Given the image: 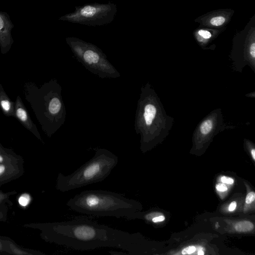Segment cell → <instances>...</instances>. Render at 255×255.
Masks as SVG:
<instances>
[{
    "mask_svg": "<svg viewBox=\"0 0 255 255\" xmlns=\"http://www.w3.org/2000/svg\"><path fill=\"white\" fill-rule=\"evenodd\" d=\"M236 206H237V203L235 202V201H233L229 205V210L230 211H234L236 208Z\"/></svg>",
    "mask_w": 255,
    "mask_h": 255,
    "instance_id": "obj_24",
    "label": "cell"
},
{
    "mask_svg": "<svg viewBox=\"0 0 255 255\" xmlns=\"http://www.w3.org/2000/svg\"><path fill=\"white\" fill-rule=\"evenodd\" d=\"M204 252H203L202 251H199V252H198V254L199 255H204Z\"/></svg>",
    "mask_w": 255,
    "mask_h": 255,
    "instance_id": "obj_28",
    "label": "cell"
},
{
    "mask_svg": "<svg viewBox=\"0 0 255 255\" xmlns=\"http://www.w3.org/2000/svg\"><path fill=\"white\" fill-rule=\"evenodd\" d=\"M221 181L223 183L229 184H232L234 183V179L233 178L224 176L221 177Z\"/></svg>",
    "mask_w": 255,
    "mask_h": 255,
    "instance_id": "obj_20",
    "label": "cell"
},
{
    "mask_svg": "<svg viewBox=\"0 0 255 255\" xmlns=\"http://www.w3.org/2000/svg\"><path fill=\"white\" fill-rule=\"evenodd\" d=\"M15 193V192L3 193L0 191V204L6 202L7 200H8L10 195Z\"/></svg>",
    "mask_w": 255,
    "mask_h": 255,
    "instance_id": "obj_17",
    "label": "cell"
},
{
    "mask_svg": "<svg viewBox=\"0 0 255 255\" xmlns=\"http://www.w3.org/2000/svg\"><path fill=\"white\" fill-rule=\"evenodd\" d=\"M115 3H92L75 7V10L60 16L59 19L90 26H102L111 23L117 12Z\"/></svg>",
    "mask_w": 255,
    "mask_h": 255,
    "instance_id": "obj_5",
    "label": "cell"
},
{
    "mask_svg": "<svg viewBox=\"0 0 255 255\" xmlns=\"http://www.w3.org/2000/svg\"><path fill=\"white\" fill-rule=\"evenodd\" d=\"M66 205L72 210L94 216L127 218L140 209L136 201L116 192L85 190L70 199Z\"/></svg>",
    "mask_w": 255,
    "mask_h": 255,
    "instance_id": "obj_2",
    "label": "cell"
},
{
    "mask_svg": "<svg viewBox=\"0 0 255 255\" xmlns=\"http://www.w3.org/2000/svg\"><path fill=\"white\" fill-rule=\"evenodd\" d=\"M66 41L75 57L92 73L102 78L120 76L106 54L96 45L73 36L66 37Z\"/></svg>",
    "mask_w": 255,
    "mask_h": 255,
    "instance_id": "obj_4",
    "label": "cell"
},
{
    "mask_svg": "<svg viewBox=\"0 0 255 255\" xmlns=\"http://www.w3.org/2000/svg\"><path fill=\"white\" fill-rule=\"evenodd\" d=\"M217 190L221 192H225L228 190L227 187L223 183H218L216 185Z\"/></svg>",
    "mask_w": 255,
    "mask_h": 255,
    "instance_id": "obj_21",
    "label": "cell"
},
{
    "mask_svg": "<svg viewBox=\"0 0 255 255\" xmlns=\"http://www.w3.org/2000/svg\"><path fill=\"white\" fill-rule=\"evenodd\" d=\"M212 128V123L211 121L208 120L204 122L200 126V131L204 134L208 133Z\"/></svg>",
    "mask_w": 255,
    "mask_h": 255,
    "instance_id": "obj_11",
    "label": "cell"
},
{
    "mask_svg": "<svg viewBox=\"0 0 255 255\" xmlns=\"http://www.w3.org/2000/svg\"><path fill=\"white\" fill-rule=\"evenodd\" d=\"M3 244L0 241V251H1L3 249Z\"/></svg>",
    "mask_w": 255,
    "mask_h": 255,
    "instance_id": "obj_27",
    "label": "cell"
},
{
    "mask_svg": "<svg viewBox=\"0 0 255 255\" xmlns=\"http://www.w3.org/2000/svg\"><path fill=\"white\" fill-rule=\"evenodd\" d=\"M254 226L250 222L244 221L238 223L236 226V229L240 232H247L252 230Z\"/></svg>",
    "mask_w": 255,
    "mask_h": 255,
    "instance_id": "obj_10",
    "label": "cell"
},
{
    "mask_svg": "<svg viewBox=\"0 0 255 255\" xmlns=\"http://www.w3.org/2000/svg\"><path fill=\"white\" fill-rule=\"evenodd\" d=\"M118 162V157L104 148L97 149L94 156L72 173L58 175L56 187L62 192L101 182L111 173Z\"/></svg>",
    "mask_w": 255,
    "mask_h": 255,
    "instance_id": "obj_3",
    "label": "cell"
},
{
    "mask_svg": "<svg viewBox=\"0 0 255 255\" xmlns=\"http://www.w3.org/2000/svg\"><path fill=\"white\" fill-rule=\"evenodd\" d=\"M250 54L253 58H255V42H253L251 46Z\"/></svg>",
    "mask_w": 255,
    "mask_h": 255,
    "instance_id": "obj_23",
    "label": "cell"
},
{
    "mask_svg": "<svg viewBox=\"0 0 255 255\" xmlns=\"http://www.w3.org/2000/svg\"><path fill=\"white\" fill-rule=\"evenodd\" d=\"M233 12V11L231 12V9H227L215 10L197 18L195 21L204 28L213 29L223 28L230 20Z\"/></svg>",
    "mask_w": 255,
    "mask_h": 255,
    "instance_id": "obj_6",
    "label": "cell"
},
{
    "mask_svg": "<svg viewBox=\"0 0 255 255\" xmlns=\"http://www.w3.org/2000/svg\"><path fill=\"white\" fill-rule=\"evenodd\" d=\"M1 105L2 108L6 111H7L10 109V103L7 100H3L1 102Z\"/></svg>",
    "mask_w": 255,
    "mask_h": 255,
    "instance_id": "obj_22",
    "label": "cell"
},
{
    "mask_svg": "<svg viewBox=\"0 0 255 255\" xmlns=\"http://www.w3.org/2000/svg\"><path fill=\"white\" fill-rule=\"evenodd\" d=\"M31 201L30 196L28 194H23L18 198V203L22 207L27 206Z\"/></svg>",
    "mask_w": 255,
    "mask_h": 255,
    "instance_id": "obj_12",
    "label": "cell"
},
{
    "mask_svg": "<svg viewBox=\"0 0 255 255\" xmlns=\"http://www.w3.org/2000/svg\"><path fill=\"white\" fill-rule=\"evenodd\" d=\"M15 161L18 160L12 156H5L0 153V164Z\"/></svg>",
    "mask_w": 255,
    "mask_h": 255,
    "instance_id": "obj_15",
    "label": "cell"
},
{
    "mask_svg": "<svg viewBox=\"0 0 255 255\" xmlns=\"http://www.w3.org/2000/svg\"><path fill=\"white\" fill-rule=\"evenodd\" d=\"M255 199V193L254 192H251L249 193L246 198V203L247 204H250L253 202Z\"/></svg>",
    "mask_w": 255,
    "mask_h": 255,
    "instance_id": "obj_18",
    "label": "cell"
},
{
    "mask_svg": "<svg viewBox=\"0 0 255 255\" xmlns=\"http://www.w3.org/2000/svg\"><path fill=\"white\" fill-rule=\"evenodd\" d=\"M47 227L49 239L76 250L113 248L134 255L141 250V239L137 234L116 229L85 217L49 224Z\"/></svg>",
    "mask_w": 255,
    "mask_h": 255,
    "instance_id": "obj_1",
    "label": "cell"
},
{
    "mask_svg": "<svg viewBox=\"0 0 255 255\" xmlns=\"http://www.w3.org/2000/svg\"><path fill=\"white\" fill-rule=\"evenodd\" d=\"M209 29V30H206V29H199L197 31V34L204 39H210L212 36V33H211V30L212 29Z\"/></svg>",
    "mask_w": 255,
    "mask_h": 255,
    "instance_id": "obj_13",
    "label": "cell"
},
{
    "mask_svg": "<svg viewBox=\"0 0 255 255\" xmlns=\"http://www.w3.org/2000/svg\"><path fill=\"white\" fill-rule=\"evenodd\" d=\"M251 154L252 155L254 160H255V150L253 149L251 151Z\"/></svg>",
    "mask_w": 255,
    "mask_h": 255,
    "instance_id": "obj_25",
    "label": "cell"
},
{
    "mask_svg": "<svg viewBox=\"0 0 255 255\" xmlns=\"http://www.w3.org/2000/svg\"><path fill=\"white\" fill-rule=\"evenodd\" d=\"M16 115L18 118L22 121H25L27 120V114L22 108H18L16 111Z\"/></svg>",
    "mask_w": 255,
    "mask_h": 255,
    "instance_id": "obj_16",
    "label": "cell"
},
{
    "mask_svg": "<svg viewBox=\"0 0 255 255\" xmlns=\"http://www.w3.org/2000/svg\"><path fill=\"white\" fill-rule=\"evenodd\" d=\"M196 250V248L194 246H189L184 248L182 251V254L188 255L191 254L194 252Z\"/></svg>",
    "mask_w": 255,
    "mask_h": 255,
    "instance_id": "obj_19",
    "label": "cell"
},
{
    "mask_svg": "<svg viewBox=\"0 0 255 255\" xmlns=\"http://www.w3.org/2000/svg\"><path fill=\"white\" fill-rule=\"evenodd\" d=\"M23 172L20 161L0 164V185L18 178Z\"/></svg>",
    "mask_w": 255,
    "mask_h": 255,
    "instance_id": "obj_7",
    "label": "cell"
},
{
    "mask_svg": "<svg viewBox=\"0 0 255 255\" xmlns=\"http://www.w3.org/2000/svg\"><path fill=\"white\" fill-rule=\"evenodd\" d=\"M4 219V214L0 211V220Z\"/></svg>",
    "mask_w": 255,
    "mask_h": 255,
    "instance_id": "obj_26",
    "label": "cell"
},
{
    "mask_svg": "<svg viewBox=\"0 0 255 255\" xmlns=\"http://www.w3.org/2000/svg\"><path fill=\"white\" fill-rule=\"evenodd\" d=\"M9 250L11 251L13 254L16 255H28L31 254L26 252H24V251L21 250L20 249L17 248L15 247V245H13L11 243H8Z\"/></svg>",
    "mask_w": 255,
    "mask_h": 255,
    "instance_id": "obj_14",
    "label": "cell"
},
{
    "mask_svg": "<svg viewBox=\"0 0 255 255\" xmlns=\"http://www.w3.org/2000/svg\"><path fill=\"white\" fill-rule=\"evenodd\" d=\"M14 24L8 13L0 10V45L2 47L9 46L12 43V30Z\"/></svg>",
    "mask_w": 255,
    "mask_h": 255,
    "instance_id": "obj_8",
    "label": "cell"
},
{
    "mask_svg": "<svg viewBox=\"0 0 255 255\" xmlns=\"http://www.w3.org/2000/svg\"><path fill=\"white\" fill-rule=\"evenodd\" d=\"M156 110L152 104L146 105L143 109V118L146 126L151 125L156 115Z\"/></svg>",
    "mask_w": 255,
    "mask_h": 255,
    "instance_id": "obj_9",
    "label": "cell"
}]
</instances>
